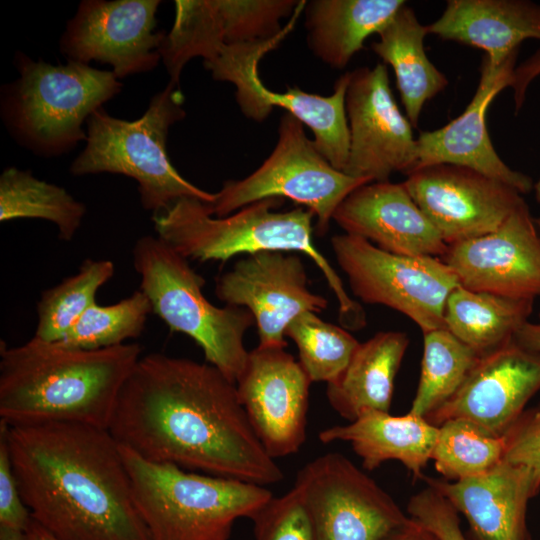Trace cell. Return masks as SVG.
Listing matches in <instances>:
<instances>
[{
    "label": "cell",
    "mask_w": 540,
    "mask_h": 540,
    "mask_svg": "<svg viewBox=\"0 0 540 540\" xmlns=\"http://www.w3.org/2000/svg\"><path fill=\"white\" fill-rule=\"evenodd\" d=\"M540 75V49L515 67L511 88L514 92L515 110L518 112L526 96V91L532 80Z\"/></svg>",
    "instance_id": "cell-40"
},
{
    "label": "cell",
    "mask_w": 540,
    "mask_h": 540,
    "mask_svg": "<svg viewBox=\"0 0 540 540\" xmlns=\"http://www.w3.org/2000/svg\"><path fill=\"white\" fill-rule=\"evenodd\" d=\"M437 435V426L412 413L394 416L367 411L345 425L322 430L318 437L322 443L349 442L365 470L372 471L388 460H397L415 480H422Z\"/></svg>",
    "instance_id": "cell-25"
},
{
    "label": "cell",
    "mask_w": 540,
    "mask_h": 540,
    "mask_svg": "<svg viewBox=\"0 0 540 540\" xmlns=\"http://www.w3.org/2000/svg\"><path fill=\"white\" fill-rule=\"evenodd\" d=\"M250 519L255 540H316L311 516L295 486L272 496Z\"/></svg>",
    "instance_id": "cell-36"
},
{
    "label": "cell",
    "mask_w": 540,
    "mask_h": 540,
    "mask_svg": "<svg viewBox=\"0 0 540 540\" xmlns=\"http://www.w3.org/2000/svg\"><path fill=\"white\" fill-rule=\"evenodd\" d=\"M502 457V437L494 436L466 419H449L438 426L431 460L436 471L447 481L487 474L500 464Z\"/></svg>",
    "instance_id": "cell-33"
},
{
    "label": "cell",
    "mask_w": 540,
    "mask_h": 540,
    "mask_svg": "<svg viewBox=\"0 0 540 540\" xmlns=\"http://www.w3.org/2000/svg\"><path fill=\"white\" fill-rule=\"evenodd\" d=\"M140 514L152 540H229L272 496L262 485L141 458L120 445Z\"/></svg>",
    "instance_id": "cell-7"
},
{
    "label": "cell",
    "mask_w": 540,
    "mask_h": 540,
    "mask_svg": "<svg viewBox=\"0 0 540 540\" xmlns=\"http://www.w3.org/2000/svg\"><path fill=\"white\" fill-rule=\"evenodd\" d=\"M110 260L86 259L76 274L42 292L37 303L35 338L60 341L82 314L94 303L97 291L112 278Z\"/></svg>",
    "instance_id": "cell-32"
},
{
    "label": "cell",
    "mask_w": 540,
    "mask_h": 540,
    "mask_svg": "<svg viewBox=\"0 0 540 540\" xmlns=\"http://www.w3.org/2000/svg\"><path fill=\"white\" fill-rule=\"evenodd\" d=\"M215 294L226 305L251 312L262 347L286 348L289 324L304 312L318 314L328 305L326 298L308 288L302 259L283 251L240 258L217 278Z\"/></svg>",
    "instance_id": "cell-14"
},
{
    "label": "cell",
    "mask_w": 540,
    "mask_h": 540,
    "mask_svg": "<svg viewBox=\"0 0 540 540\" xmlns=\"http://www.w3.org/2000/svg\"><path fill=\"white\" fill-rule=\"evenodd\" d=\"M533 191L535 200L538 204H540V176L538 177L537 181L533 185Z\"/></svg>",
    "instance_id": "cell-45"
},
{
    "label": "cell",
    "mask_w": 540,
    "mask_h": 540,
    "mask_svg": "<svg viewBox=\"0 0 540 540\" xmlns=\"http://www.w3.org/2000/svg\"><path fill=\"white\" fill-rule=\"evenodd\" d=\"M333 220L346 234L405 256L441 257L447 244L402 183L370 182L353 190Z\"/></svg>",
    "instance_id": "cell-22"
},
{
    "label": "cell",
    "mask_w": 540,
    "mask_h": 540,
    "mask_svg": "<svg viewBox=\"0 0 540 540\" xmlns=\"http://www.w3.org/2000/svg\"><path fill=\"white\" fill-rule=\"evenodd\" d=\"M141 458L268 486L283 479L239 400L236 384L209 363L141 356L108 427Z\"/></svg>",
    "instance_id": "cell-1"
},
{
    "label": "cell",
    "mask_w": 540,
    "mask_h": 540,
    "mask_svg": "<svg viewBox=\"0 0 540 540\" xmlns=\"http://www.w3.org/2000/svg\"><path fill=\"white\" fill-rule=\"evenodd\" d=\"M428 33L476 47L494 65L518 53L526 39L540 40V4L529 0H449Z\"/></svg>",
    "instance_id": "cell-24"
},
{
    "label": "cell",
    "mask_w": 540,
    "mask_h": 540,
    "mask_svg": "<svg viewBox=\"0 0 540 540\" xmlns=\"http://www.w3.org/2000/svg\"><path fill=\"white\" fill-rule=\"evenodd\" d=\"M137 343L86 350L33 337L0 349V418L9 426L76 422L108 429L141 357Z\"/></svg>",
    "instance_id": "cell-3"
},
{
    "label": "cell",
    "mask_w": 540,
    "mask_h": 540,
    "mask_svg": "<svg viewBox=\"0 0 540 540\" xmlns=\"http://www.w3.org/2000/svg\"><path fill=\"white\" fill-rule=\"evenodd\" d=\"M403 184L447 245L496 230L525 201L514 187L453 164L416 169Z\"/></svg>",
    "instance_id": "cell-16"
},
{
    "label": "cell",
    "mask_w": 540,
    "mask_h": 540,
    "mask_svg": "<svg viewBox=\"0 0 540 540\" xmlns=\"http://www.w3.org/2000/svg\"><path fill=\"white\" fill-rule=\"evenodd\" d=\"M539 319H540V312H539Z\"/></svg>",
    "instance_id": "cell-46"
},
{
    "label": "cell",
    "mask_w": 540,
    "mask_h": 540,
    "mask_svg": "<svg viewBox=\"0 0 540 540\" xmlns=\"http://www.w3.org/2000/svg\"><path fill=\"white\" fill-rule=\"evenodd\" d=\"M175 19L158 52L179 87L185 65L215 58L226 45L267 40L281 29L283 10L275 0H176Z\"/></svg>",
    "instance_id": "cell-20"
},
{
    "label": "cell",
    "mask_w": 540,
    "mask_h": 540,
    "mask_svg": "<svg viewBox=\"0 0 540 540\" xmlns=\"http://www.w3.org/2000/svg\"><path fill=\"white\" fill-rule=\"evenodd\" d=\"M407 514L432 531L439 540H468L461 529L457 510L429 485L410 497Z\"/></svg>",
    "instance_id": "cell-38"
},
{
    "label": "cell",
    "mask_w": 540,
    "mask_h": 540,
    "mask_svg": "<svg viewBox=\"0 0 540 540\" xmlns=\"http://www.w3.org/2000/svg\"><path fill=\"white\" fill-rule=\"evenodd\" d=\"M86 214L84 203L63 187L33 176L31 171L7 167L0 176V221L38 218L56 225L58 237L70 241Z\"/></svg>",
    "instance_id": "cell-30"
},
{
    "label": "cell",
    "mask_w": 540,
    "mask_h": 540,
    "mask_svg": "<svg viewBox=\"0 0 540 540\" xmlns=\"http://www.w3.org/2000/svg\"><path fill=\"white\" fill-rule=\"evenodd\" d=\"M533 307L534 299L473 291L459 285L447 298L444 328L483 355L513 339L529 321Z\"/></svg>",
    "instance_id": "cell-29"
},
{
    "label": "cell",
    "mask_w": 540,
    "mask_h": 540,
    "mask_svg": "<svg viewBox=\"0 0 540 540\" xmlns=\"http://www.w3.org/2000/svg\"><path fill=\"white\" fill-rule=\"evenodd\" d=\"M440 258L467 289L535 299L540 296V217L524 201L496 230L447 245Z\"/></svg>",
    "instance_id": "cell-18"
},
{
    "label": "cell",
    "mask_w": 540,
    "mask_h": 540,
    "mask_svg": "<svg viewBox=\"0 0 540 540\" xmlns=\"http://www.w3.org/2000/svg\"><path fill=\"white\" fill-rule=\"evenodd\" d=\"M285 335L296 344L298 362L312 383L336 381L360 343L347 329L309 311L296 317Z\"/></svg>",
    "instance_id": "cell-34"
},
{
    "label": "cell",
    "mask_w": 540,
    "mask_h": 540,
    "mask_svg": "<svg viewBox=\"0 0 540 540\" xmlns=\"http://www.w3.org/2000/svg\"><path fill=\"white\" fill-rule=\"evenodd\" d=\"M406 4L403 0H313L305 4L308 46L322 62L343 69Z\"/></svg>",
    "instance_id": "cell-27"
},
{
    "label": "cell",
    "mask_w": 540,
    "mask_h": 540,
    "mask_svg": "<svg viewBox=\"0 0 540 540\" xmlns=\"http://www.w3.org/2000/svg\"><path fill=\"white\" fill-rule=\"evenodd\" d=\"M331 247L353 294L410 318L423 333L444 328L445 305L459 286L453 270L439 257L386 252L350 234H336Z\"/></svg>",
    "instance_id": "cell-11"
},
{
    "label": "cell",
    "mask_w": 540,
    "mask_h": 540,
    "mask_svg": "<svg viewBox=\"0 0 540 540\" xmlns=\"http://www.w3.org/2000/svg\"><path fill=\"white\" fill-rule=\"evenodd\" d=\"M151 312V303L141 290L111 305L94 303L60 342L86 350L121 345L141 335Z\"/></svg>",
    "instance_id": "cell-35"
},
{
    "label": "cell",
    "mask_w": 540,
    "mask_h": 540,
    "mask_svg": "<svg viewBox=\"0 0 540 540\" xmlns=\"http://www.w3.org/2000/svg\"><path fill=\"white\" fill-rule=\"evenodd\" d=\"M366 183L334 168L307 137L304 125L285 113L268 158L245 178L225 181L208 206L214 216L225 217L259 200L288 198L314 214L322 236L339 204Z\"/></svg>",
    "instance_id": "cell-9"
},
{
    "label": "cell",
    "mask_w": 540,
    "mask_h": 540,
    "mask_svg": "<svg viewBox=\"0 0 540 540\" xmlns=\"http://www.w3.org/2000/svg\"><path fill=\"white\" fill-rule=\"evenodd\" d=\"M383 540H439V538L432 531L410 518L405 525Z\"/></svg>",
    "instance_id": "cell-41"
},
{
    "label": "cell",
    "mask_w": 540,
    "mask_h": 540,
    "mask_svg": "<svg viewBox=\"0 0 540 540\" xmlns=\"http://www.w3.org/2000/svg\"><path fill=\"white\" fill-rule=\"evenodd\" d=\"M140 290L172 332L189 336L207 363L236 383L247 362L244 337L255 324L244 307H218L204 295L206 281L189 260L160 237H140L132 250Z\"/></svg>",
    "instance_id": "cell-8"
},
{
    "label": "cell",
    "mask_w": 540,
    "mask_h": 540,
    "mask_svg": "<svg viewBox=\"0 0 540 540\" xmlns=\"http://www.w3.org/2000/svg\"><path fill=\"white\" fill-rule=\"evenodd\" d=\"M316 540H383L410 517L343 454H322L297 473Z\"/></svg>",
    "instance_id": "cell-12"
},
{
    "label": "cell",
    "mask_w": 540,
    "mask_h": 540,
    "mask_svg": "<svg viewBox=\"0 0 540 540\" xmlns=\"http://www.w3.org/2000/svg\"><path fill=\"white\" fill-rule=\"evenodd\" d=\"M19 77L1 89V117L21 146L42 157L71 151L87 140L84 121L116 96L122 83L112 70L70 61L52 65L22 52Z\"/></svg>",
    "instance_id": "cell-5"
},
{
    "label": "cell",
    "mask_w": 540,
    "mask_h": 540,
    "mask_svg": "<svg viewBox=\"0 0 540 540\" xmlns=\"http://www.w3.org/2000/svg\"><path fill=\"white\" fill-rule=\"evenodd\" d=\"M514 338L522 346L540 352V323L526 322Z\"/></svg>",
    "instance_id": "cell-42"
},
{
    "label": "cell",
    "mask_w": 540,
    "mask_h": 540,
    "mask_svg": "<svg viewBox=\"0 0 540 540\" xmlns=\"http://www.w3.org/2000/svg\"><path fill=\"white\" fill-rule=\"evenodd\" d=\"M311 380L285 348L249 351L236 381L248 419L273 458L297 453L306 440Z\"/></svg>",
    "instance_id": "cell-17"
},
{
    "label": "cell",
    "mask_w": 540,
    "mask_h": 540,
    "mask_svg": "<svg viewBox=\"0 0 540 540\" xmlns=\"http://www.w3.org/2000/svg\"><path fill=\"white\" fill-rule=\"evenodd\" d=\"M422 480L465 516L468 540H532L527 508L536 496L527 469L501 461L477 477L447 481L424 475Z\"/></svg>",
    "instance_id": "cell-23"
},
{
    "label": "cell",
    "mask_w": 540,
    "mask_h": 540,
    "mask_svg": "<svg viewBox=\"0 0 540 540\" xmlns=\"http://www.w3.org/2000/svg\"><path fill=\"white\" fill-rule=\"evenodd\" d=\"M540 390V352L515 338L480 355L458 391L425 420L462 418L501 437Z\"/></svg>",
    "instance_id": "cell-19"
},
{
    "label": "cell",
    "mask_w": 540,
    "mask_h": 540,
    "mask_svg": "<svg viewBox=\"0 0 540 540\" xmlns=\"http://www.w3.org/2000/svg\"><path fill=\"white\" fill-rule=\"evenodd\" d=\"M479 354L446 328L423 333V356L409 413L426 418L461 387Z\"/></svg>",
    "instance_id": "cell-31"
},
{
    "label": "cell",
    "mask_w": 540,
    "mask_h": 540,
    "mask_svg": "<svg viewBox=\"0 0 540 540\" xmlns=\"http://www.w3.org/2000/svg\"><path fill=\"white\" fill-rule=\"evenodd\" d=\"M517 54L500 65L483 58L477 89L465 110L445 126L418 135L417 164L413 171L434 164H453L504 182L521 194L533 190L530 176L511 169L500 158L491 142L486 120L495 97L511 87Z\"/></svg>",
    "instance_id": "cell-21"
},
{
    "label": "cell",
    "mask_w": 540,
    "mask_h": 540,
    "mask_svg": "<svg viewBox=\"0 0 540 540\" xmlns=\"http://www.w3.org/2000/svg\"><path fill=\"white\" fill-rule=\"evenodd\" d=\"M345 107L349 157L344 173L368 182L409 175L417 164V138L390 88L387 66L360 67L349 72Z\"/></svg>",
    "instance_id": "cell-13"
},
{
    "label": "cell",
    "mask_w": 540,
    "mask_h": 540,
    "mask_svg": "<svg viewBox=\"0 0 540 540\" xmlns=\"http://www.w3.org/2000/svg\"><path fill=\"white\" fill-rule=\"evenodd\" d=\"M501 437L502 461L527 469L537 496L540 491V401L535 407L525 409Z\"/></svg>",
    "instance_id": "cell-37"
},
{
    "label": "cell",
    "mask_w": 540,
    "mask_h": 540,
    "mask_svg": "<svg viewBox=\"0 0 540 540\" xmlns=\"http://www.w3.org/2000/svg\"><path fill=\"white\" fill-rule=\"evenodd\" d=\"M160 0H84L59 41L70 61L109 64L123 78L153 70L165 35L155 32Z\"/></svg>",
    "instance_id": "cell-15"
},
{
    "label": "cell",
    "mask_w": 540,
    "mask_h": 540,
    "mask_svg": "<svg viewBox=\"0 0 540 540\" xmlns=\"http://www.w3.org/2000/svg\"><path fill=\"white\" fill-rule=\"evenodd\" d=\"M300 6L294 16L275 37L267 40L224 46L219 54L204 67L218 81L232 83L236 102L245 117L256 122L264 121L275 107L298 119L310 128L314 144L329 163L344 172L349 157V127L345 99L349 72L335 82L333 93L321 96L298 88H288L283 93L268 89L261 81L258 66L261 59L274 50L293 30Z\"/></svg>",
    "instance_id": "cell-10"
},
{
    "label": "cell",
    "mask_w": 540,
    "mask_h": 540,
    "mask_svg": "<svg viewBox=\"0 0 540 540\" xmlns=\"http://www.w3.org/2000/svg\"><path fill=\"white\" fill-rule=\"evenodd\" d=\"M32 516L20 495L13 472L6 423L0 421V525L27 531Z\"/></svg>",
    "instance_id": "cell-39"
},
{
    "label": "cell",
    "mask_w": 540,
    "mask_h": 540,
    "mask_svg": "<svg viewBox=\"0 0 540 540\" xmlns=\"http://www.w3.org/2000/svg\"><path fill=\"white\" fill-rule=\"evenodd\" d=\"M0 540H30L26 531L0 525Z\"/></svg>",
    "instance_id": "cell-44"
},
{
    "label": "cell",
    "mask_w": 540,
    "mask_h": 540,
    "mask_svg": "<svg viewBox=\"0 0 540 540\" xmlns=\"http://www.w3.org/2000/svg\"><path fill=\"white\" fill-rule=\"evenodd\" d=\"M282 202L268 198L225 217L214 216L207 203L183 198L153 214L156 235L188 260L226 262L237 255L263 251L303 253L320 269L338 302L339 321L347 330L366 326L363 307L344 284L313 240L314 214L298 206L274 211Z\"/></svg>",
    "instance_id": "cell-4"
},
{
    "label": "cell",
    "mask_w": 540,
    "mask_h": 540,
    "mask_svg": "<svg viewBox=\"0 0 540 540\" xmlns=\"http://www.w3.org/2000/svg\"><path fill=\"white\" fill-rule=\"evenodd\" d=\"M26 532L30 540H56L33 518Z\"/></svg>",
    "instance_id": "cell-43"
},
{
    "label": "cell",
    "mask_w": 540,
    "mask_h": 540,
    "mask_svg": "<svg viewBox=\"0 0 540 540\" xmlns=\"http://www.w3.org/2000/svg\"><path fill=\"white\" fill-rule=\"evenodd\" d=\"M410 340L405 332H378L359 343L339 378L327 384L333 410L348 422L367 411L389 412L395 377Z\"/></svg>",
    "instance_id": "cell-26"
},
{
    "label": "cell",
    "mask_w": 540,
    "mask_h": 540,
    "mask_svg": "<svg viewBox=\"0 0 540 540\" xmlns=\"http://www.w3.org/2000/svg\"><path fill=\"white\" fill-rule=\"evenodd\" d=\"M6 436L23 502L54 539L152 540L120 444L108 429L6 424Z\"/></svg>",
    "instance_id": "cell-2"
},
{
    "label": "cell",
    "mask_w": 540,
    "mask_h": 540,
    "mask_svg": "<svg viewBox=\"0 0 540 540\" xmlns=\"http://www.w3.org/2000/svg\"><path fill=\"white\" fill-rule=\"evenodd\" d=\"M183 102L180 88L169 82L137 120L119 119L103 107L97 109L86 121V146L73 160L70 172L75 176L113 173L134 179L141 205L153 214L183 198L211 204L215 193L185 179L168 157L169 128L185 117Z\"/></svg>",
    "instance_id": "cell-6"
},
{
    "label": "cell",
    "mask_w": 540,
    "mask_h": 540,
    "mask_svg": "<svg viewBox=\"0 0 540 540\" xmlns=\"http://www.w3.org/2000/svg\"><path fill=\"white\" fill-rule=\"evenodd\" d=\"M427 25H422L415 11L402 6L379 31V40L371 48L394 71L406 116L417 127L427 101L443 91L448 79L428 58L424 39Z\"/></svg>",
    "instance_id": "cell-28"
}]
</instances>
